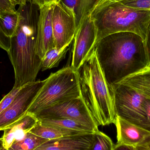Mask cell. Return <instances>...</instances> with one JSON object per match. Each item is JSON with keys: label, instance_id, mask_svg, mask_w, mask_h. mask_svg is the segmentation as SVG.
<instances>
[{"label": "cell", "instance_id": "21", "mask_svg": "<svg viewBox=\"0 0 150 150\" xmlns=\"http://www.w3.org/2000/svg\"><path fill=\"white\" fill-rule=\"evenodd\" d=\"M47 141L30 132L23 140L14 142L9 149L34 150Z\"/></svg>", "mask_w": 150, "mask_h": 150}, {"label": "cell", "instance_id": "35", "mask_svg": "<svg viewBox=\"0 0 150 150\" xmlns=\"http://www.w3.org/2000/svg\"><path fill=\"white\" fill-rule=\"evenodd\" d=\"M14 1H16V2L18 3V5H20V4H21V1H20V0H14Z\"/></svg>", "mask_w": 150, "mask_h": 150}, {"label": "cell", "instance_id": "28", "mask_svg": "<svg viewBox=\"0 0 150 150\" xmlns=\"http://www.w3.org/2000/svg\"><path fill=\"white\" fill-rule=\"evenodd\" d=\"M144 42L149 59V67H150V21L147 30L146 39L144 40Z\"/></svg>", "mask_w": 150, "mask_h": 150}, {"label": "cell", "instance_id": "3", "mask_svg": "<svg viewBox=\"0 0 150 150\" xmlns=\"http://www.w3.org/2000/svg\"><path fill=\"white\" fill-rule=\"evenodd\" d=\"M78 71L81 95L97 126L115 124L113 89L106 79L95 48Z\"/></svg>", "mask_w": 150, "mask_h": 150}, {"label": "cell", "instance_id": "30", "mask_svg": "<svg viewBox=\"0 0 150 150\" xmlns=\"http://www.w3.org/2000/svg\"><path fill=\"white\" fill-rule=\"evenodd\" d=\"M113 150H139L136 147L117 144L114 145Z\"/></svg>", "mask_w": 150, "mask_h": 150}, {"label": "cell", "instance_id": "2", "mask_svg": "<svg viewBox=\"0 0 150 150\" xmlns=\"http://www.w3.org/2000/svg\"><path fill=\"white\" fill-rule=\"evenodd\" d=\"M20 22L16 34L10 38L8 54L14 69V86L21 87L36 81L42 68V60L36 53L38 22L40 8L27 1L19 5Z\"/></svg>", "mask_w": 150, "mask_h": 150}, {"label": "cell", "instance_id": "5", "mask_svg": "<svg viewBox=\"0 0 150 150\" xmlns=\"http://www.w3.org/2000/svg\"><path fill=\"white\" fill-rule=\"evenodd\" d=\"M81 96L79 71L71 66L65 67L45 79L27 112L35 115L47 108Z\"/></svg>", "mask_w": 150, "mask_h": 150}, {"label": "cell", "instance_id": "22", "mask_svg": "<svg viewBox=\"0 0 150 150\" xmlns=\"http://www.w3.org/2000/svg\"><path fill=\"white\" fill-rule=\"evenodd\" d=\"M114 145L108 136L99 130L95 133V140L90 150H113Z\"/></svg>", "mask_w": 150, "mask_h": 150}, {"label": "cell", "instance_id": "17", "mask_svg": "<svg viewBox=\"0 0 150 150\" xmlns=\"http://www.w3.org/2000/svg\"><path fill=\"white\" fill-rule=\"evenodd\" d=\"M30 133L48 141L78 134H87L44 125L39 122V121Z\"/></svg>", "mask_w": 150, "mask_h": 150}, {"label": "cell", "instance_id": "26", "mask_svg": "<svg viewBox=\"0 0 150 150\" xmlns=\"http://www.w3.org/2000/svg\"><path fill=\"white\" fill-rule=\"evenodd\" d=\"M10 47V38L6 37L0 30V48L8 52Z\"/></svg>", "mask_w": 150, "mask_h": 150}, {"label": "cell", "instance_id": "24", "mask_svg": "<svg viewBox=\"0 0 150 150\" xmlns=\"http://www.w3.org/2000/svg\"><path fill=\"white\" fill-rule=\"evenodd\" d=\"M21 87H17L13 86L10 92L2 99L0 101V114L4 112L5 109L12 103L18 91Z\"/></svg>", "mask_w": 150, "mask_h": 150}, {"label": "cell", "instance_id": "14", "mask_svg": "<svg viewBox=\"0 0 150 150\" xmlns=\"http://www.w3.org/2000/svg\"><path fill=\"white\" fill-rule=\"evenodd\" d=\"M38 121L34 114L27 112L22 118L4 130L3 135L0 138V143L4 148L8 149L14 142L24 139Z\"/></svg>", "mask_w": 150, "mask_h": 150}, {"label": "cell", "instance_id": "36", "mask_svg": "<svg viewBox=\"0 0 150 150\" xmlns=\"http://www.w3.org/2000/svg\"><path fill=\"white\" fill-rule=\"evenodd\" d=\"M7 150H11L9 149H7Z\"/></svg>", "mask_w": 150, "mask_h": 150}, {"label": "cell", "instance_id": "9", "mask_svg": "<svg viewBox=\"0 0 150 150\" xmlns=\"http://www.w3.org/2000/svg\"><path fill=\"white\" fill-rule=\"evenodd\" d=\"M97 32L90 15L78 25L74 38L71 67L78 71L95 47Z\"/></svg>", "mask_w": 150, "mask_h": 150}, {"label": "cell", "instance_id": "29", "mask_svg": "<svg viewBox=\"0 0 150 150\" xmlns=\"http://www.w3.org/2000/svg\"><path fill=\"white\" fill-rule=\"evenodd\" d=\"M58 1L59 0H32L33 3L38 6L40 8L45 5L55 3Z\"/></svg>", "mask_w": 150, "mask_h": 150}, {"label": "cell", "instance_id": "19", "mask_svg": "<svg viewBox=\"0 0 150 150\" xmlns=\"http://www.w3.org/2000/svg\"><path fill=\"white\" fill-rule=\"evenodd\" d=\"M20 15L15 11H0V30L8 38L16 34L20 22Z\"/></svg>", "mask_w": 150, "mask_h": 150}, {"label": "cell", "instance_id": "12", "mask_svg": "<svg viewBox=\"0 0 150 150\" xmlns=\"http://www.w3.org/2000/svg\"><path fill=\"white\" fill-rule=\"evenodd\" d=\"M117 144L137 147L150 141V131L131 124L117 116L115 123Z\"/></svg>", "mask_w": 150, "mask_h": 150}, {"label": "cell", "instance_id": "1", "mask_svg": "<svg viewBox=\"0 0 150 150\" xmlns=\"http://www.w3.org/2000/svg\"><path fill=\"white\" fill-rule=\"evenodd\" d=\"M94 48L111 86L149 67L144 40L134 33H117L106 36L97 42Z\"/></svg>", "mask_w": 150, "mask_h": 150}, {"label": "cell", "instance_id": "20", "mask_svg": "<svg viewBox=\"0 0 150 150\" xmlns=\"http://www.w3.org/2000/svg\"><path fill=\"white\" fill-rule=\"evenodd\" d=\"M72 43L65 45L61 48L54 47L50 49L42 59V71L57 67L60 62L66 57Z\"/></svg>", "mask_w": 150, "mask_h": 150}, {"label": "cell", "instance_id": "16", "mask_svg": "<svg viewBox=\"0 0 150 150\" xmlns=\"http://www.w3.org/2000/svg\"><path fill=\"white\" fill-rule=\"evenodd\" d=\"M97 0H59L63 6L74 15L76 29L87 16L90 15L91 10Z\"/></svg>", "mask_w": 150, "mask_h": 150}, {"label": "cell", "instance_id": "33", "mask_svg": "<svg viewBox=\"0 0 150 150\" xmlns=\"http://www.w3.org/2000/svg\"><path fill=\"white\" fill-rule=\"evenodd\" d=\"M28 1H29V0H20V1H21L20 4H25L26 2Z\"/></svg>", "mask_w": 150, "mask_h": 150}, {"label": "cell", "instance_id": "34", "mask_svg": "<svg viewBox=\"0 0 150 150\" xmlns=\"http://www.w3.org/2000/svg\"><path fill=\"white\" fill-rule=\"evenodd\" d=\"M0 150H7L5 148H4L1 143H0Z\"/></svg>", "mask_w": 150, "mask_h": 150}, {"label": "cell", "instance_id": "15", "mask_svg": "<svg viewBox=\"0 0 150 150\" xmlns=\"http://www.w3.org/2000/svg\"><path fill=\"white\" fill-rule=\"evenodd\" d=\"M116 84L129 86L145 98L150 99V67L129 75Z\"/></svg>", "mask_w": 150, "mask_h": 150}, {"label": "cell", "instance_id": "11", "mask_svg": "<svg viewBox=\"0 0 150 150\" xmlns=\"http://www.w3.org/2000/svg\"><path fill=\"white\" fill-rule=\"evenodd\" d=\"M54 4L45 5L40 8L36 53L41 60L49 50L55 47L52 24Z\"/></svg>", "mask_w": 150, "mask_h": 150}, {"label": "cell", "instance_id": "23", "mask_svg": "<svg viewBox=\"0 0 150 150\" xmlns=\"http://www.w3.org/2000/svg\"><path fill=\"white\" fill-rule=\"evenodd\" d=\"M120 2L134 8L150 11V0H123Z\"/></svg>", "mask_w": 150, "mask_h": 150}, {"label": "cell", "instance_id": "13", "mask_svg": "<svg viewBox=\"0 0 150 150\" xmlns=\"http://www.w3.org/2000/svg\"><path fill=\"white\" fill-rule=\"evenodd\" d=\"M95 133L48 140L34 150H90L95 140Z\"/></svg>", "mask_w": 150, "mask_h": 150}, {"label": "cell", "instance_id": "27", "mask_svg": "<svg viewBox=\"0 0 150 150\" xmlns=\"http://www.w3.org/2000/svg\"><path fill=\"white\" fill-rule=\"evenodd\" d=\"M122 1H123V0H97L91 10L90 14L93 11H94L96 10L101 8L105 5H107V4L112 3L120 2Z\"/></svg>", "mask_w": 150, "mask_h": 150}, {"label": "cell", "instance_id": "32", "mask_svg": "<svg viewBox=\"0 0 150 150\" xmlns=\"http://www.w3.org/2000/svg\"><path fill=\"white\" fill-rule=\"evenodd\" d=\"M139 150H150V141L143 146L136 147Z\"/></svg>", "mask_w": 150, "mask_h": 150}, {"label": "cell", "instance_id": "7", "mask_svg": "<svg viewBox=\"0 0 150 150\" xmlns=\"http://www.w3.org/2000/svg\"><path fill=\"white\" fill-rule=\"evenodd\" d=\"M38 120L69 119L99 131L82 96L60 102L45 108L35 115Z\"/></svg>", "mask_w": 150, "mask_h": 150}, {"label": "cell", "instance_id": "4", "mask_svg": "<svg viewBox=\"0 0 150 150\" xmlns=\"http://www.w3.org/2000/svg\"><path fill=\"white\" fill-rule=\"evenodd\" d=\"M90 15L97 30L96 44L106 36L125 32L138 34L144 40L146 39L149 11L134 8L116 2L99 8Z\"/></svg>", "mask_w": 150, "mask_h": 150}, {"label": "cell", "instance_id": "18", "mask_svg": "<svg viewBox=\"0 0 150 150\" xmlns=\"http://www.w3.org/2000/svg\"><path fill=\"white\" fill-rule=\"evenodd\" d=\"M38 120L39 122L44 125L63 129L87 134L96 133L91 128L80 122L69 119H42Z\"/></svg>", "mask_w": 150, "mask_h": 150}, {"label": "cell", "instance_id": "10", "mask_svg": "<svg viewBox=\"0 0 150 150\" xmlns=\"http://www.w3.org/2000/svg\"><path fill=\"white\" fill-rule=\"evenodd\" d=\"M54 47L72 43L76 30L74 15L59 2L54 4L52 17Z\"/></svg>", "mask_w": 150, "mask_h": 150}, {"label": "cell", "instance_id": "6", "mask_svg": "<svg viewBox=\"0 0 150 150\" xmlns=\"http://www.w3.org/2000/svg\"><path fill=\"white\" fill-rule=\"evenodd\" d=\"M117 116L137 127L150 131V124L144 106L145 97L127 86H112Z\"/></svg>", "mask_w": 150, "mask_h": 150}, {"label": "cell", "instance_id": "25", "mask_svg": "<svg viewBox=\"0 0 150 150\" xmlns=\"http://www.w3.org/2000/svg\"><path fill=\"white\" fill-rule=\"evenodd\" d=\"M18 3L14 0H0V11H15Z\"/></svg>", "mask_w": 150, "mask_h": 150}, {"label": "cell", "instance_id": "8", "mask_svg": "<svg viewBox=\"0 0 150 150\" xmlns=\"http://www.w3.org/2000/svg\"><path fill=\"white\" fill-rule=\"evenodd\" d=\"M45 82V79L36 80L21 87L12 103L0 114V131L4 130L27 112Z\"/></svg>", "mask_w": 150, "mask_h": 150}, {"label": "cell", "instance_id": "31", "mask_svg": "<svg viewBox=\"0 0 150 150\" xmlns=\"http://www.w3.org/2000/svg\"><path fill=\"white\" fill-rule=\"evenodd\" d=\"M144 106L148 115L150 124V99L145 98L144 101Z\"/></svg>", "mask_w": 150, "mask_h": 150}]
</instances>
